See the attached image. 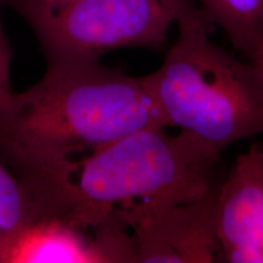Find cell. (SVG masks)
<instances>
[{"instance_id":"8992f818","label":"cell","mask_w":263,"mask_h":263,"mask_svg":"<svg viewBox=\"0 0 263 263\" xmlns=\"http://www.w3.org/2000/svg\"><path fill=\"white\" fill-rule=\"evenodd\" d=\"M215 229L222 262L263 263V144L240 154L217 190Z\"/></svg>"},{"instance_id":"5bb4252c","label":"cell","mask_w":263,"mask_h":263,"mask_svg":"<svg viewBox=\"0 0 263 263\" xmlns=\"http://www.w3.org/2000/svg\"><path fill=\"white\" fill-rule=\"evenodd\" d=\"M2 6H3V4H2V2H0V8H2Z\"/></svg>"},{"instance_id":"ba28073f","label":"cell","mask_w":263,"mask_h":263,"mask_svg":"<svg viewBox=\"0 0 263 263\" xmlns=\"http://www.w3.org/2000/svg\"><path fill=\"white\" fill-rule=\"evenodd\" d=\"M212 27L254 61L263 50V0H194Z\"/></svg>"},{"instance_id":"3957f363","label":"cell","mask_w":263,"mask_h":263,"mask_svg":"<svg viewBox=\"0 0 263 263\" xmlns=\"http://www.w3.org/2000/svg\"><path fill=\"white\" fill-rule=\"evenodd\" d=\"M162 65L144 76L161 121L224 150L263 134V80L210 39L209 29H178Z\"/></svg>"},{"instance_id":"30bf717a","label":"cell","mask_w":263,"mask_h":263,"mask_svg":"<svg viewBox=\"0 0 263 263\" xmlns=\"http://www.w3.org/2000/svg\"><path fill=\"white\" fill-rule=\"evenodd\" d=\"M173 12L178 29L213 27L203 17L194 0H161Z\"/></svg>"},{"instance_id":"277c9868","label":"cell","mask_w":263,"mask_h":263,"mask_svg":"<svg viewBox=\"0 0 263 263\" xmlns=\"http://www.w3.org/2000/svg\"><path fill=\"white\" fill-rule=\"evenodd\" d=\"M17 11L47 60H100L122 48L160 50L176 24L161 0H0Z\"/></svg>"},{"instance_id":"4fadbf2b","label":"cell","mask_w":263,"mask_h":263,"mask_svg":"<svg viewBox=\"0 0 263 263\" xmlns=\"http://www.w3.org/2000/svg\"><path fill=\"white\" fill-rule=\"evenodd\" d=\"M0 258H2V245H0Z\"/></svg>"},{"instance_id":"7c38bea8","label":"cell","mask_w":263,"mask_h":263,"mask_svg":"<svg viewBox=\"0 0 263 263\" xmlns=\"http://www.w3.org/2000/svg\"><path fill=\"white\" fill-rule=\"evenodd\" d=\"M252 62H254V64L256 65V67H257L259 74H261V77L263 80V50H262L261 54L258 55L257 59H256V60H254Z\"/></svg>"},{"instance_id":"7a4b0ae2","label":"cell","mask_w":263,"mask_h":263,"mask_svg":"<svg viewBox=\"0 0 263 263\" xmlns=\"http://www.w3.org/2000/svg\"><path fill=\"white\" fill-rule=\"evenodd\" d=\"M223 150L166 127L136 130L76 163L66 222L95 229L133 202L179 203L201 199L222 178Z\"/></svg>"},{"instance_id":"52a82bcc","label":"cell","mask_w":263,"mask_h":263,"mask_svg":"<svg viewBox=\"0 0 263 263\" xmlns=\"http://www.w3.org/2000/svg\"><path fill=\"white\" fill-rule=\"evenodd\" d=\"M83 230L57 218L41 219L12 238L0 263H105L112 262L103 235L85 239Z\"/></svg>"},{"instance_id":"8fae6325","label":"cell","mask_w":263,"mask_h":263,"mask_svg":"<svg viewBox=\"0 0 263 263\" xmlns=\"http://www.w3.org/2000/svg\"><path fill=\"white\" fill-rule=\"evenodd\" d=\"M10 66H11V48L0 20V112L9 104L14 94L10 85Z\"/></svg>"},{"instance_id":"5b68a950","label":"cell","mask_w":263,"mask_h":263,"mask_svg":"<svg viewBox=\"0 0 263 263\" xmlns=\"http://www.w3.org/2000/svg\"><path fill=\"white\" fill-rule=\"evenodd\" d=\"M219 182L195 201H140L118 207L115 213L132 232L137 262H222L215 229Z\"/></svg>"},{"instance_id":"6da1fadb","label":"cell","mask_w":263,"mask_h":263,"mask_svg":"<svg viewBox=\"0 0 263 263\" xmlns=\"http://www.w3.org/2000/svg\"><path fill=\"white\" fill-rule=\"evenodd\" d=\"M163 126L144 76L100 60H47L42 80L0 112V154L31 189L44 218H64L76 151Z\"/></svg>"},{"instance_id":"9c48e42d","label":"cell","mask_w":263,"mask_h":263,"mask_svg":"<svg viewBox=\"0 0 263 263\" xmlns=\"http://www.w3.org/2000/svg\"><path fill=\"white\" fill-rule=\"evenodd\" d=\"M44 219L31 189L0 161V245H5L32 223ZM2 259V258H0Z\"/></svg>"}]
</instances>
